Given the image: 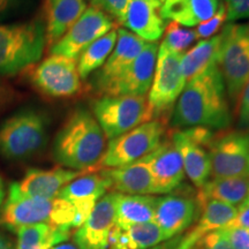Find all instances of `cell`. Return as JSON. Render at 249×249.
<instances>
[{
    "mask_svg": "<svg viewBox=\"0 0 249 249\" xmlns=\"http://www.w3.org/2000/svg\"><path fill=\"white\" fill-rule=\"evenodd\" d=\"M227 239L233 249H249V230L242 227H225Z\"/></svg>",
    "mask_w": 249,
    "mask_h": 249,
    "instance_id": "obj_37",
    "label": "cell"
},
{
    "mask_svg": "<svg viewBox=\"0 0 249 249\" xmlns=\"http://www.w3.org/2000/svg\"><path fill=\"white\" fill-rule=\"evenodd\" d=\"M225 227H242V229L249 230V205H241V207H239L238 213H236L234 219Z\"/></svg>",
    "mask_w": 249,
    "mask_h": 249,
    "instance_id": "obj_39",
    "label": "cell"
},
{
    "mask_svg": "<svg viewBox=\"0 0 249 249\" xmlns=\"http://www.w3.org/2000/svg\"><path fill=\"white\" fill-rule=\"evenodd\" d=\"M180 240H181V235L176 236V238L170 239V240L161 242V244L155 246V247H152L151 249H180L179 248ZM194 249H200V247L197 246V247Z\"/></svg>",
    "mask_w": 249,
    "mask_h": 249,
    "instance_id": "obj_41",
    "label": "cell"
},
{
    "mask_svg": "<svg viewBox=\"0 0 249 249\" xmlns=\"http://www.w3.org/2000/svg\"><path fill=\"white\" fill-rule=\"evenodd\" d=\"M196 197L182 194H170L157 197L154 222L160 227L165 239L176 238L194 223L198 213Z\"/></svg>",
    "mask_w": 249,
    "mask_h": 249,
    "instance_id": "obj_15",
    "label": "cell"
},
{
    "mask_svg": "<svg viewBox=\"0 0 249 249\" xmlns=\"http://www.w3.org/2000/svg\"><path fill=\"white\" fill-rule=\"evenodd\" d=\"M157 197L116 193V225L120 229L154 222Z\"/></svg>",
    "mask_w": 249,
    "mask_h": 249,
    "instance_id": "obj_26",
    "label": "cell"
},
{
    "mask_svg": "<svg viewBox=\"0 0 249 249\" xmlns=\"http://www.w3.org/2000/svg\"><path fill=\"white\" fill-rule=\"evenodd\" d=\"M130 0H90V5L107 14L116 23L124 24Z\"/></svg>",
    "mask_w": 249,
    "mask_h": 249,
    "instance_id": "obj_33",
    "label": "cell"
},
{
    "mask_svg": "<svg viewBox=\"0 0 249 249\" xmlns=\"http://www.w3.org/2000/svg\"><path fill=\"white\" fill-rule=\"evenodd\" d=\"M166 123L150 120L110 140L97 170L114 169L132 164L151 154L163 141Z\"/></svg>",
    "mask_w": 249,
    "mask_h": 249,
    "instance_id": "obj_8",
    "label": "cell"
},
{
    "mask_svg": "<svg viewBox=\"0 0 249 249\" xmlns=\"http://www.w3.org/2000/svg\"><path fill=\"white\" fill-rule=\"evenodd\" d=\"M116 224V193L104 195L96 203L85 223L76 230L77 249H108V240Z\"/></svg>",
    "mask_w": 249,
    "mask_h": 249,
    "instance_id": "obj_14",
    "label": "cell"
},
{
    "mask_svg": "<svg viewBox=\"0 0 249 249\" xmlns=\"http://www.w3.org/2000/svg\"><path fill=\"white\" fill-rule=\"evenodd\" d=\"M117 37V29H113L83 50L82 53L77 57L79 59L76 62L81 80L88 79L92 73L104 65L116 46Z\"/></svg>",
    "mask_w": 249,
    "mask_h": 249,
    "instance_id": "obj_31",
    "label": "cell"
},
{
    "mask_svg": "<svg viewBox=\"0 0 249 249\" xmlns=\"http://www.w3.org/2000/svg\"><path fill=\"white\" fill-rule=\"evenodd\" d=\"M116 28L117 23L113 18L101 9L90 6L71 29L50 48V52L51 54L76 59L91 43Z\"/></svg>",
    "mask_w": 249,
    "mask_h": 249,
    "instance_id": "obj_12",
    "label": "cell"
},
{
    "mask_svg": "<svg viewBox=\"0 0 249 249\" xmlns=\"http://www.w3.org/2000/svg\"><path fill=\"white\" fill-rule=\"evenodd\" d=\"M17 234V249H52L66 241L71 231L49 224H36L21 227Z\"/></svg>",
    "mask_w": 249,
    "mask_h": 249,
    "instance_id": "obj_30",
    "label": "cell"
},
{
    "mask_svg": "<svg viewBox=\"0 0 249 249\" xmlns=\"http://www.w3.org/2000/svg\"><path fill=\"white\" fill-rule=\"evenodd\" d=\"M4 200H5V185H4V180H2L1 176H0V213H1Z\"/></svg>",
    "mask_w": 249,
    "mask_h": 249,
    "instance_id": "obj_43",
    "label": "cell"
},
{
    "mask_svg": "<svg viewBox=\"0 0 249 249\" xmlns=\"http://www.w3.org/2000/svg\"><path fill=\"white\" fill-rule=\"evenodd\" d=\"M82 172L54 167V169H29L18 182V189L23 195L38 198H55L67 183L80 177Z\"/></svg>",
    "mask_w": 249,
    "mask_h": 249,
    "instance_id": "obj_19",
    "label": "cell"
},
{
    "mask_svg": "<svg viewBox=\"0 0 249 249\" xmlns=\"http://www.w3.org/2000/svg\"><path fill=\"white\" fill-rule=\"evenodd\" d=\"M164 241H166L164 233L155 222L128 229L114 225L108 240V249H151Z\"/></svg>",
    "mask_w": 249,
    "mask_h": 249,
    "instance_id": "obj_27",
    "label": "cell"
},
{
    "mask_svg": "<svg viewBox=\"0 0 249 249\" xmlns=\"http://www.w3.org/2000/svg\"><path fill=\"white\" fill-rule=\"evenodd\" d=\"M18 4V0H0V20L7 17L9 12L13 11Z\"/></svg>",
    "mask_w": 249,
    "mask_h": 249,
    "instance_id": "obj_40",
    "label": "cell"
},
{
    "mask_svg": "<svg viewBox=\"0 0 249 249\" xmlns=\"http://www.w3.org/2000/svg\"><path fill=\"white\" fill-rule=\"evenodd\" d=\"M222 4V0H165L160 15L164 21L195 27L213 18Z\"/></svg>",
    "mask_w": 249,
    "mask_h": 249,
    "instance_id": "obj_25",
    "label": "cell"
},
{
    "mask_svg": "<svg viewBox=\"0 0 249 249\" xmlns=\"http://www.w3.org/2000/svg\"><path fill=\"white\" fill-rule=\"evenodd\" d=\"M158 1H160V2H164L165 0H158Z\"/></svg>",
    "mask_w": 249,
    "mask_h": 249,
    "instance_id": "obj_47",
    "label": "cell"
},
{
    "mask_svg": "<svg viewBox=\"0 0 249 249\" xmlns=\"http://www.w3.org/2000/svg\"><path fill=\"white\" fill-rule=\"evenodd\" d=\"M102 171L110 179L111 189L117 193L128 195L156 194L151 170L145 157L132 164Z\"/></svg>",
    "mask_w": 249,
    "mask_h": 249,
    "instance_id": "obj_23",
    "label": "cell"
},
{
    "mask_svg": "<svg viewBox=\"0 0 249 249\" xmlns=\"http://www.w3.org/2000/svg\"><path fill=\"white\" fill-rule=\"evenodd\" d=\"M181 58V53H176L161 45L158 48L157 62L148 102L152 111V118L164 123L186 86L180 66Z\"/></svg>",
    "mask_w": 249,
    "mask_h": 249,
    "instance_id": "obj_9",
    "label": "cell"
},
{
    "mask_svg": "<svg viewBox=\"0 0 249 249\" xmlns=\"http://www.w3.org/2000/svg\"><path fill=\"white\" fill-rule=\"evenodd\" d=\"M160 7L161 2L158 0H130L123 26L143 40L157 42L166 27L160 15Z\"/></svg>",
    "mask_w": 249,
    "mask_h": 249,
    "instance_id": "obj_21",
    "label": "cell"
},
{
    "mask_svg": "<svg viewBox=\"0 0 249 249\" xmlns=\"http://www.w3.org/2000/svg\"><path fill=\"white\" fill-rule=\"evenodd\" d=\"M158 44L147 43L141 53L117 81L112 83L105 96H145L150 89L156 70Z\"/></svg>",
    "mask_w": 249,
    "mask_h": 249,
    "instance_id": "obj_17",
    "label": "cell"
},
{
    "mask_svg": "<svg viewBox=\"0 0 249 249\" xmlns=\"http://www.w3.org/2000/svg\"><path fill=\"white\" fill-rule=\"evenodd\" d=\"M48 142V124L35 110H23L0 124V155L6 160H27Z\"/></svg>",
    "mask_w": 249,
    "mask_h": 249,
    "instance_id": "obj_5",
    "label": "cell"
},
{
    "mask_svg": "<svg viewBox=\"0 0 249 249\" xmlns=\"http://www.w3.org/2000/svg\"><path fill=\"white\" fill-rule=\"evenodd\" d=\"M170 139L181 154L185 174L197 188H201L209 181L211 176L210 156L207 147L195 141L185 128L172 130Z\"/></svg>",
    "mask_w": 249,
    "mask_h": 249,
    "instance_id": "obj_20",
    "label": "cell"
},
{
    "mask_svg": "<svg viewBox=\"0 0 249 249\" xmlns=\"http://www.w3.org/2000/svg\"><path fill=\"white\" fill-rule=\"evenodd\" d=\"M238 105V127L241 130H249V80L246 83Z\"/></svg>",
    "mask_w": 249,
    "mask_h": 249,
    "instance_id": "obj_38",
    "label": "cell"
},
{
    "mask_svg": "<svg viewBox=\"0 0 249 249\" xmlns=\"http://www.w3.org/2000/svg\"><path fill=\"white\" fill-rule=\"evenodd\" d=\"M226 87L218 62L186 83L171 113L173 128L224 130L232 124Z\"/></svg>",
    "mask_w": 249,
    "mask_h": 249,
    "instance_id": "obj_1",
    "label": "cell"
},
{
    "mask_svg": "<svg viewBox=\"0 0 249 249\" xmlns=\"http://www.w3.org/2000/svg\"><path fill=\"white\" fill-rule=\"evenodd\" d=\"M241 205H249V195H248V197L246 198L245 202H244V203H242ZM241 205H240V207H241Z\"/></svg>",
    "mask_w": 249,
    "mask_h": 249,
    "instance_id": "obj_45",
    "label": "cell"
},
{
    "mask_svg": "<svg viewBox=\"0 0 249 249\" xmlns=\"http://www.w3.org/2000/svg\"><path fill=\"white\" fill-rule=\"evenodd\" d=\"M220 35L222 44L218 66L222 71L230 103L236 111L242 90L249 80V36L245 24L232 22L224 27Z\"/></svg>",
    "mask_w": 249,
    "mask_h": 249,
    "instance_id": "obj_6",
    "label": "cell"
},
{
    "mask_svg": "<svg viewBox=\"0 0 249 249\" xmlns=\"http://www.w3.org/2000/svg\"><path fill=\"white\" fill-rule=\"evenodd\" d=\"M249 195V176L235 178L213 179L198 188L196 201L198 205L214 200L231 205H240ZM238 207V208H239Z\"/></svg>",
    "mask_w": 249,
    "mask_h": 249,
    "instance_id": "obj_28",
    "label": "cell"
},
{
    "mask_svg": "<svg viewBox=\"0 0 249 249\" xmlns=\"http://www.w3.org/2000/svg\"><path fill=\"white\" fill-rule=\"evenodd\" d=\"M200 249H233L224 230H217L207 234L198 244Z\"/></svg>",
    "mask_w": 249,
    "mask_h": 249,
    "instance_id": "obj_35",
    "label": "cell"
},
{
    "mask_svg": "<svg viewBox=\"0 0 249 249\" xmlns=\"http://www.w3.org/2000/svg\"><path fill=\"white\" fill-rule=\"evenodd\" d=\"M220 44H222V35L219 34V35L202 40L191 51L182 54L180 66H181L182 75L185 77L186 83L195 79L210 66L218 62Z\"/></svg>",
    "mask_w": 249,
    "mask_h": 249,
    "instance_id": "obj_29",
    "label": "cell"
},
{
    "mask_svg": "<svg viewBox=\"0 0 249 249\" xmlns=\"http://www.w3.org/2000/svg\"><path fill=\"white\" fill-rule=\"evenodd\" d=\"M117 33V43L113 51L101 70L95 71V75L90 81L92 90L99 97L107 95L112 83L123 75L124 71L130 66L147 44L141 37L124 28L118 29Z\"/></svg>",
    "mask_w": 249,
    "mask_h": 249,
    "instance_id": "obj_13",
    "label": "cell"
},
{
    "mask_svg": "<svg viewBox=\"0 0 249 249\" xmlns=\"http://www.w3.org/2000/svg\"><path fill=\"white\" fill-rule=\"evenodd\" d=\"M226 20V7L225 4L220 5V7L218 8L217 13L213 15V18H209L208 21L200 23L197 28L195 29L197 38H204L208 39L210 37H213L218 30L220 29L223 26L224 21Z\"/></svg>",
    "mask_w": 249,
    "mask_h": 249,
    "instance_id": "obj_34",
    "label": "cell"
},
{
    "mask_svg": "<svg viewBox=\"0 0 249 249\" xmlns=\"http://www.w3.org/2000/svg\"><path fill=\"white\" fill-rule=\"evenodd\" d=\"M154 179L156 194H167L176 191L185 179L181 154L170 138L145 156Z\"/></svg>",
    "mask_w": 249,
    "mask_h": 249,
    "instance_id": "obj_18",
    "label": "cell"
},
{
    "mask_svg": "<svg viewBox=\"0 0 249 249\" xmlns=\"http://www.w3.org/2000/svg\"><path fill=\"white\" fill-rule=\"evenodd\" d=\"M91 107L93 117L108 140L152 119L145 96H101L92 102Z\"/></svg>",
    "mask_w": 249,
    "mask_h": 249,
    "instance_id": "obj_7",
    "label": "cell"
},
{
    "mask_svg": "<svg viewBox=\"0 0 249 249\" xmlns=\"http://www.w3.org/2000/svg\"><path fill=\"white\" fill-rule=\"evenodd\" d=\"M164 33L165 36L160 45L176 53L182 54V52H185L197 39L195 30L187 29L186 27L172 21L166 24Z\"/></svg>",
    "mask_w": 249,
    "mask_h": 249,
    "instance_id": "obj_32",
    "label": "cell"
},
{
    "mask_svg": "<svg viewBox=\"0 0 249 249\" xmlns=\"http://www.w3.org/2000/svg\"><path fill=\"white\" fill-rule=\"evenodd\" d=\"M45 46L42 21L0 24V75H13L36 64Z\"/></svg>",
    "mask_w": 249,
    "mask_h": 249,
    "instance_id": "obj_4",
    "label": "cell"
},
{
    "mask_svg": "<svg viewBox=\"0 0 249 249\" xmlns=\"http://www.w3.org/2000/svg\"><path fill=\"white\" fill-rule=\"evenodd\" d=\"M0 224L17 232L23 226L49 224L71 231L77 229L75 208L62 198H38L23 195L17 185L9 186L8 195L0 213Z\"/></svg>",
    "mask_w": 249,
    "mask_h": 249,
    "instance_id": "obj_3",
    "label": "cell"
},
{
    "mask_svg": "<svg viewBox=\"0 0 249 249\" xmlns=\"http://www.w3.org/2000/svg\"><path fill=\"white\" fill-rule=\"evenodd\" d=\"M226 18L230 22L249 18V0H225Z\"/></svg>",
    "mask_w": 249,
    "mask_h": 249,
    "instance_id": "obj_36",
    "label": "cell"
},
{
    "mask_svg": "<svg viewBox=\"0 0 249 249\" xmlns=\"http://www.w3.org/2000/svg\"><path fill=\"white\" fill-rule=\"evenodd\" d=\"M107 150V136L87 108H75L55 135L53 160L65 169L95 171Z\"/></svg>",
    "mask_w": 249,
    "mask_h": 249,
    "instance_id": "obj_2",
    "label": "cell"
},
{
    "mask_svg": "<svg viewBox=\"0 0 249 249\" xmlns=\"http://www.w3.org/2000/svg\"><path fill=\"white\" fill-rule=\"evenodd\" d=\"M87 9L85 0H45L46 45L51 48L79 20Z\"/></svg>",
    "mask_w": 249,
    "mask_h": 249,
    "instance_id": "obj_24",
    "label": "cell"
},
{
    "mask_svg": "<svg viewBox=\"0 0 249 249\" xmlns=\"http://www.w3.org/2000/svg\"><path fill=\"white\" fill-rule=\"evenodd\" d=\"M245 28H246V31H247V34H248V36H249V23L245 24Z\"/></svg>",
    "mask_w": 249,
    "mask_h": 249,
    "instance_id": "obj_46",
    "label": "cell"
},
{
    "mask_svg": "<svg viewBox=\"0 0 249 249\" xmlns=\"http://www.w3.org/2000/svg\"><path fill=\"white\" fill-rule=\"evenodd\" d=\"M108 189H111V181L101 170L95 173L81 174L71 180L61 189L58 197L70 202L75 208L77 226L80 227Z\"/></svg>",
    "mask_w": 249,
    "mask_h": 249,
    "instance_id": "obj_16",
    "label": "cell"
},
{
    "mask_svg": "<svg viewBox=\"0 0 249 249\" xmlns=\"http://www.w3.org/2000/svg\"><path fill=\"white\" fill-rule=\"evenodd\" d=\"M208 151L213 179L249 176V133L214 134Z\"/></svg>",
    "mask_w": 249,
    "mask_h": 249,
    "instance_id": "obj_11",
    "label": "cell"
},
{
    "mask_svg": "<svg viewBox=\"0 0 249 249\" xmlns=\"http://www.w3.org/2000/svg\"><path fill=\"white\" fill-rule=\"evenodd\" d=\"M0 249H17L13 240L1 231H0Z\"/></svg>",
    "mask_w": 249,
    "mask_h": 249,
    "instance_id": "obj_42",
    "label": "cell"
},
{
    "mask_svg": "<svg viewBox=\"0 0 249 249\" xmlns=\"http://www.w3.org/2000/svg\"><path fill=\"white\" fill-rule=\"evenodd\" d=\"M200 209H202L201 216L196 226L186 235H181L180 249L196 248L205 235L224 229L238 213V207L214 200L204 202L200 205Z\"/></svg>",
    "mask_w": 249,
    "mask_h": 249,
    "instance_id": "obj_22",
    "label": "cell"
},
{
    "mask_svg": "<svg viewBox=\"0 0 249 249\" xmlns=\"http://www.w3.org/2000/svg\"><path fill=\"white\" fill-rule=\"evenodd\" d=\"M31 83L50 98H70L82 90L75 59L51 54L31 73Z\"/></svg>",
    "mask_w": 249,
    "mask_h": 249,
    "instance_id": "obj_10",
    "label": "cell"
},
{
    "mask_svg": "<svg viewBox=\"0 0 249 249\" xmlns=\"http://www.w3.org/2000/svg\"><path fill=\"white\" fill-rule=\"evenodd\" d=\"M52 249H77V247H75V246H73L71 244H60V245L55 246V247H53Z\"/></svg>",
    "mask_w": 249,
    "mask_h": 249,
    "instance_id": "obj_44",
    "label": "cell"
}]
</instances>
